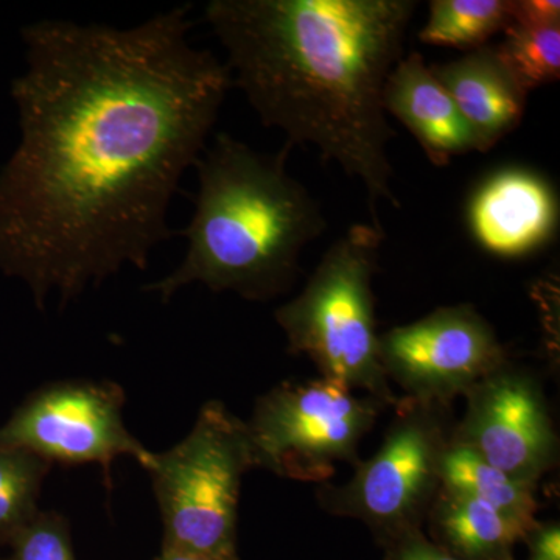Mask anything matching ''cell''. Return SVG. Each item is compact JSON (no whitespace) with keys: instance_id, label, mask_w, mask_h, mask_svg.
Wrapping results in <instances>:
<instances>
[{"instance_id":"19","label":"cell","mask_w":560,"mask_h":560,"mask_svg":"<svg viewBox=\"0 0 560 560\" xmlns=\"http://www.w3.org/2000/svg\"><path fill=\"white\" fill-rule=\"evenodd\" d=\"M10 544L11 555L5 560H77L69 523L54 511H39Z\"/></svg>"},{"instance_id":"22","label":"cell","mask_w":560,"mask_h":560,"mask_svg":"<svg viewBox=\"0 0 560 560\" xmlns=\"http://www.w3.org/2000/svg\"><path fill=\"white\" fill-rule=\"evenodd\" d=\"M523 541L528 544V560H560L559 523H537Z\"/></svg>"},{"instance_id":"3","label":"cell","mask_w":560,"mask_h":560,"mask_svg":"<svg viewBox=\"0 0 560 560\" xmlns=\"http://www.w3.org/2000/svg\"><path fill=\"white\" fill-rule=\"evenodd\" d=\"M291 147L259 153L228 132L215 136L195 164L198 194L189 224L178 231L187 249L178 267L143 290L168 302L201 283L249 301L285 293L300 275V257L326 230L315 198L290 176Z\"/></svg>"},{"instance_id":"6","label":"cell","mask_w":560,"mask_h":560,"mask_svg":"<svg viewBox=\"0 0 560 560\" xmlns=\"http://www.w3.org/2000/svg\"><path fill=\"white\" fill-rule=\"evenodd\" d=\"M396 410L378 452L359 460L346 485L318 490L324 510L363 522L382 548L422 530L441 488L442 455L452 434L448 408L400 397Z\"/></svg>"},{"instance_id":"17","label":"cell","mask_w":560,"mask_h":560,"mask_svg":"<svg viewBox=\"0 0 560 560\" xmlns=\"http://www.w3.org/2000/svg\"><path fill=\"white\" fill-rule=\"evenodd\" d=\"M51 464L25 448L0 442V540L10 541L38 514Z\"/></svg>"},{"instance_id":"13","label":"cell","mask_w":560,"mask_h":560,"mask_svg":"<svg viewBox=\"0 0 560 560\" xmlns=\"http://www.w3.org/2000/svg\"><path fill=\"white\" fill-rule=\"evenodd\" d=\"M383 106L408 128L438 167L451 164L453 156L478 151L452 95L418 51L404 55L390 70L383 90Z\"/></svg>"},{"instance_id":"4","label":"cell","mask_w":560,"mask_h":560,"mask_svg":"<svg viewBox=\"0 0 560 560\" xmlns=\"http://www.w3.org/2000/svg\"><path fill=\"white\" fill-rule=\"evenodd\" d=\"M385 232L353 224L324 254L304 290L275 313L289 352L308 357L326 378L397 407L383 370L372 279Z\"/></svg>"},{"instance_id":"16","label":"cell","mask_w":560,"mask_h":560,"mask_svg":"<svg viewBox=\"0 0 560 560\" xmlns=\"http://www.w3.org/2000/svg\"><path fill=\"white\" fill-rule=\"evenodd\" d=\"M512 22V0H433L419 39L466 51L488 46Z\"/></svg>"},{"instance_id":"10","label":"cell","mask_w":560,"mask_h":560,"mask_svg":"<svg viewBox=\"0 0 560 560\" xmlns=\"http://www.w3.org/2000/svg\"><path fill=\"white\" fill-rule=\"evenodd\" d=\"M464 418L452 440L504 474L539 485L558 460L559 440L541 385L510 361L466 394Z\"/></svg>"},{"instance_id":"18","label":"cell","mask_w":560,"mask_h":560,"mask_svg":"<svg viewBox=\"0 0 560 560\" xmlns=\"http://www.w3.org/2000/svg\"><path fill=\"white\" fill-rule=\"evenodd\" d=\"M497 44L501 60L518 83L530 92L560 79V24L511 22Z\"/></svg>"},{"instance_id":"20","label":"cell","mask_w":560,"mask_h":560,"mask_svg":"<svg viewBox=\"0 0 560 560\" xmlns=\"http://www.w3.org/2000/svg\"><path fill=\"white\" fill-rule=\"evenodd\" d=\"M385 550V560H459L433 544L423 530L408 534Z\"/></svg>"},{"instance_id":"2","label":"cell","mask_w":560,"mask_h":560,"mask_svg":"<svg viewBox=\"0 0 560 560\" xmlns=\"http://www.w3.org/2000/svg\"><path fill=\"white\" fill-rule=\"evenodd\" d=\"M415 0H212L205 20L232 86L287 145H313L363 183L372 224L394 194L383 90L404 58Z\"/></svg>"},{"instance_id":"15","label":"cell","mask_w":560,"mask_h":560,"mask_svg":"<svg viewBox=\"0 0 560 560\" xmlns=\"http://www.w3.org/2000/svg\"><path fill=\"white\" fill-rule=\"evenodd\" d=\"M441 486L503 512L533 529L537 525V486L517 480L482 459L467 445L452 440L441 460Z\"/></svg>"},{"instance_id":"1","label":"cell","mask_w":560,"mask_h":560,"mask_svg":"<svg viewBox=\"0 0 560 560\" xmlns=\"http://www.w3.org/2000/svg\"><path fill=\"white\" fill-rule=\"evenodd\" d=\"M189 7L131 28L33 22L11 83L21 140L0 168V271L44 311L151 253L175 231L168 208L195 167L230 69L189 40Z\"/></svg>"},{"instance_id":"23","label":"cell","mask_w":560,"mask_h":560,"mask_svg":"<svg viewBox=\"0 0 560 560\" xmlns=\"http://www.w3.org/2000/svg\"><path fill=\"white\" fill-rule=\"evenodd\" d=\"M154 560H241V558H234V559L209 558V556L191 555V552L165 550V548H162L161 555L158 556V558Z\"/></svg>"},{"instance_id":"11","label":"cell","mask_w":560,"mask_h":560,"mask_svg":"<svg viewBox=\"0 0 560 560\" xmlns=\"http://www.w3.org/2000/svg\"><path fill=\"white\" fill-rule=\"evenodd\" d=\"M467 221L482 249L501 259H521L555 237L559 224L558 194L539 173L503 168L474 191Z\"/></svg>"},{"instance_id":"21","label":"cell","mask_w":560,"mask_h":560,"mask_svg":"<svg viewBox=\"0 0 560 560\" xmlns=\"http://www.w3.org/2000/svg\"><path fill=\"white\" fill-rule=\"evenodd\" d=\"M512 22L530 25L560 24L558 0H512Z\"/></svg>"},{"instance_id":"5","label":"cell","mask_w":560,"mask_h":560,"mask_svg":"<svg viewBox=\"0 0 560 560\" xmlns=\"http://www.w3.org/2000/svg\"><path fill=\"white\" fill-rule=\"evenodd\" d=\"M250 469L246 422L219 400L202 405L190 433L167 452L153 453L145 467L164 525L162 548L241 558L238 501L243 477Z\"/></svg>"},{"instance_id":"12","label":"cell","mask_w":560,"mask_h":560,"mask_svg":"<svg viewBox=\"0 0 560 560\" xmlns=\"http://www.w3.org/2000/svg\"><path fill=\"white\" fill-rule=\"evenodd\" d=\"M430 69L469 125L478 151L493 149L521 125L529 92L512 75L495 46L488 44Z\"/></svg>"},{"instance_id":"8","label":"cell","mask_w":560,"mask_h":560,"mask_svg":"<svg viewBox=\"0 0 560 560\" xmlns=\"http://www.w3.org/2000/svg\"><path fill=\"white\" fill-rule=\"evenodd\" d=\"M124 405L117 383H54L33 393L0 427V442L50 464H98L109 482L114 460L127 456L145 469L153 455L125 427Z\"/></svg>"},{"instance_id":"7","label":"cell","mask_w":560,"mask_h":560,"mask_svg":"<svg viewBox=\"0 0 560 560\" xmlns=\"http://www.w3.org/2000/svg\"><path fill=\"white\" fill-rule=\"evenodd\" d=\"M383 407L326 378L280 383L246 422L254 469L326 485L338 463H359L360 442Z\"/></svg>"},{"instance_id":"9","label":"cell","mask_w":560,"mask_h":560,"mask_svg":"<svg viewBox=\"0 0 560 560\" xmlns=\"http://www.w3.org/2000/svg\"><path fill=\"white\" fill-rule=\"evenodd\" d=\"M378 349L386 377L404 397L444 408L510 361L489 320L470 304L394 327L381 335Z\"/></svg>"},{"instance_id":"14","label":"cell","mask_w":560,"mask_h":560,"mask_svg":"<svg viewBox=\"0 0 560 560\" xmlns=\"http://www.w3.org/2000/svg\"><path fill=\"white\" fill-rule=\"evenodd\" d=\"M430 540L459 560H515L529 528L466 493L440 488L429 515Z\"/></svg>"}]
</instances>
